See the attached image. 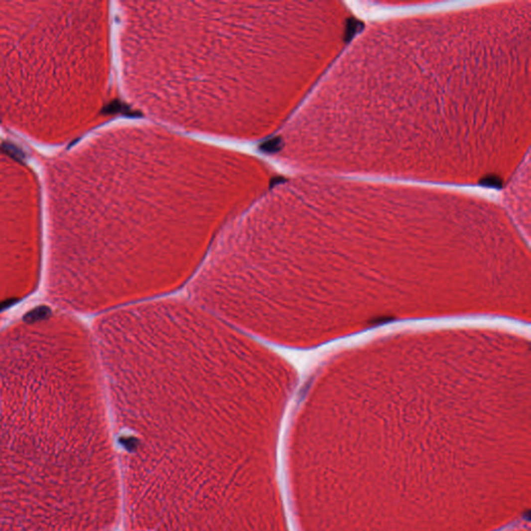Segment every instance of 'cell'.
I'll return each mask as SVG.
<instances>
[{
	"instance_id": "cell-4",
	"label": "cell",
	"mask_w": 531,
	"mask_h": 531,
	"mask_svg": "<svg viewBox=\"0 0 531 531\" xmlns=\"http://www.w3.org/2000/svg\"><path fill=\"white\" fill-rule=\"evenodd\" d=\"M66 366L28 321L0 326V531H41L68 458Z\"/></svg>"
},
{
	"instance_id": "cell-1",
	"label": "cell",
	"mask_w": 531,
	"mask_h": 531,
	"mask_svg": "<svg viewBox=\"0 0 531 531\" xmlns=\"http://www.w3.org/2000/svg\"><path fill=\"white\" fill-rule=\"evenodd\" d=\"M273 173L250 148L139 117L112 123L85 147L81 195L54 216L44 259L50 304L102 314L188 285Z\"/></svg>"
},
{
	"instance_id": "cell-2",
	"label": "cell",
	"mask_w": 531,
	"mask_h": 531,
	"mask_svg": "<svg viewBox=\"0 0 531 531\" xmlns=\"http://www.w3.org/2000/svg\"><path fill=\"white\" fill-rule=\"evenodd\" d=\"M322 2L118 1L116 76L137 117L250 148L279 132L322 78Z\"/></svg>"
},
{
	"instance_id": "cell-3",
	"label": "cell",
	"mask_w": 531,
	"mask_h": 531,
	"mask_svg": "<svg viewBox=\"0 0 531 531\" xmlns=\"http://www.w3.org/2000/svg\"><path fill=\"white\" fill-rule=\"evenodd\" d=\"M113 436L147 461H270L296 386L282 357L190 299L100 314L92 328Z\"/></svg>"
}]
</instances>
